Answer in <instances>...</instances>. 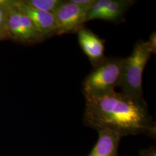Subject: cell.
Listing matches in <instances>:
<instances>
[{
    "mask_svg": "<svg viewBox=\"0 0 156 156\" xmlns=\"http://www.w3.org/2000/svg\"><path fill=\"white\" fill-rule=\"evenodd\" d=\"M84 125L97 131L109 129L122 138L145 134L156 138V123L143 98L112 91L85 96Z\"/></svg>",
    "mask_w": 156,
    "mask_h": 156,
    "instance_id": "obj_1",
    "label": "cell"
},
{
    "mask_svg": "<svg viewBox=\"0 0 156 156\" xmlns=\"http://www.w3.org/2000/svg\"><path fill=\"white\" fill-rule=\"evenodd\" d=\"M156 39L154 33L151 35L147 41L136 44L131 54L124 58L119 85L123 93L134 97L143 98V73L151 54L156 53Z\"/></svg>",
    "mask_w": 156,
    "mask_h": 156,
    "instance_id": "obj_2",
    "label": "cell"
},
{
    "mask_svg": "<svg viewBox=\"0 0 156 156\" xmlns=\"http://www.w3.org/2000/svg\"><path fill=\"white\" fill-rule=\"evenodd\" d=\"M124 58H106L84 79L82 91L84 96L104 94L115 91L119 86Z\"/></svg>",
    "mask_w": 156,
    "mask_h": 156,
    "instance_id": "obj_3",
    "label": "cell"
},
{
    "mask_svg": "<svg viewBox=\"0 0 156 156\" xmlns=\"http://www.w3.org/2000/svg\"><path fill=\"white\" fill-rule=\"evenodd\" d=\"M2 3L7 12L8 38L26 44L39 43L44 39L29 17L17 8L12 1L2 0Z\"/></svg>",
    "mask_w": 156,
    "mask_h": 156,
    "instance_id": "obj_4",
    "label": "cell"
},
{
    "mask_svg": "<svg viewBox=\"0 0 156 156\" xmlns=\"http://www.w3.org/2000/svg\"><path fill=\"white\" fill-rule=\"evenodd\" d=\"M89 10L73 3L71 0L63 1L53 13L57 35L77 33L86 22Z\"/></svg>",
    "mask_w": 156,
    "mask_h": 156,
    "instance_id": "obj_5",
    "label": "cell"
},
{
    "mask_svg": "<svg viewBox=\"0 0 156 156\" xmlns=\"http://www.w3.org/2000/svg\"><path fill=\"white\" fill-rule=\"evenodd\" d=\"M134 2L131 0H95L87 13L86 20L102 19L117 22Z\"/></svg>",
    "mask_w": 156,
    "mask_h": 156,
    "instance_id": "obj_6",
    "label": "cell"
},
{
    "mask_svg": "<svg viewBox=\"0 0 156 156\" xmlns=\"http://www.w3.org/2000/svg\"><path fill=\"white\" fill-rule=\"evenodd\" d=\"M12 4L29 17L42 37L45 39L57 35L53 13L41 11L31 8L22 1H12Z\"/></svg>",
    "mask_w": 156,
    "mask_h": 156,
    "instance_id": "obj_7",
    "label": "cell"
},
{
    "mask_svg": "<svg viewBox=\"0 0 156 156\" xmlns=\"http://www.w3.org/2000/svg\"><path fill=\"white\" fill-rule=\"evenodd\" d=\"M78 42L93 68L100 65L107 57L105 56L104 41L87 28H80L78 32Z\"/></svg>",
    "mask_w": 156,
    "mask_h": 156,
    "instance_id": "obj_8",
    "label": "cell"
},
{
    "mask_svg": "<svg viewBox=\"0 0 156 156\" xmlns=\"http://www.w3.org/2000/svg\"><path fill=\"white\" fill-rule=\"evenodd\" d=\"M98 140L88 156H119L118 149L122 137L109 129L97 131Z\"/></svg>",
    "mask_w": 156,
    "mask_h": 156,
    "instance_id": "obj_9",
    "label": "cell"
},
{
    "mask_svg": "<svg viewBox=\"0 0 156 156\" xmlns=\"http://www.w3.org/2000/svg\"><path fill=\"white\" fill-rule=\"evenodd\" d=\"M27 5L41 11L53 13L63 1L61 0H23Z\"/></svg>",
    "mask_w": 156,
    "mask_h": 156,
    "instance_id": "obj_10",
    "label": "cell"
},
{
    "mask_svg": "<svg viewBox=\"0 0 156 156\" xmlns=\"http://www.w3.org/2000/svg\"><path fill=\"white\" fill-rule=\"evenodd\" d=\"M0 33L8 38L7 33V12L0 0Z\"/></svg>",
    "mask_w": 156,
    "mask_h": 156,
    "instance_id": "obj_11",
    "label": "cell"
},
{
    "mask_svg": "<svg viewBox=\"0 0 156 156\" xmlns=\"http://www.w3.org/2000/svg\"><path fill=\"white\" fill-rule=\"evenodd\" d=\"M71 1L78 5L90 9V8L94 4L95 0H71Z\"/></svg>",
    "mask_w": 156,
    "mask_h": 156,
    "instance_id": "obj_12",
    "label": "cell"
},
{
    "mask_svg": "<svg viewBox=\"0 0 156 156\" xmlns=\"http://www.w3.org/2000/svg\"><path fill=\"white\" fill-rule=\"evenodd\" d=\"M139 156H156V147L151 146L147 149L140 151Z\"/></svg>",
    "mask_w": 156,
    "mask_h": 156,
    "instance_id": "obj_13",
    "label": "cell"
},
{
    "mask_svg": "<svg viewBox=\"0 0 156 156\" xmlns=\"http://www.w3.org/2000/svg\"><path fill=\"white\" fill-rule=\"evenodd\" d=\"M5 39H6L5 38V37L3 34H2L0 33V41Z\"/></svg>",
    "mask_w": 156,
    "mask_h": 156,
    "instance_id": "obj_14",
    "label": "cell"
}]
</instances>
